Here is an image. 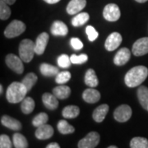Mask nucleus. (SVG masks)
Wrapping results in <instances>:
<instances>
[{"mask_svg": "<svg viewBox=\"0 0 148 148\" xmlns=\"http://www.w3.org/2000/svg\"><path fill=\"white\" fill-rule=\"evenodd\" d=\"M148 77V69L145 66H136L127 72L124 82L128 87H136L143 83Z\"/></svg>", "mask_w": 148, "mask_h": 148, "instance_id": "obj_1", "label": "nucleus"}, {"mask_svg": "<svg viewBox=\"0 0 148 148\" xmlns=\"http://www.w3.org/2000/svg\"><path fill=\"white\" fill-rule=\"evenodd\" d=\"M28 92L27 87L22 82H14L8 87L6 92V98L9 103L16 104L22 101Z\"/></svg>", "mask_w": 148, "mask_h": 148, "instance_id": "obj_2", "label": "nucleus"}, {"mask_svg": "<svg viewBox=\"0 0 148 148\" xmlns=\"http://www.w3.org/2000/svg\"><path fill=\"white\" fill-rule=\"evenodd\" d=\"M35 45L32 40L25 39L19 45V55L25 63H29L32 60L36 53Z\"/></svg>", "mask_w": 148, "mask_h": 148, "instance_id": "obj_3", "label": "nucleus"}, {"mask_svg": "<svg viewBox=\"0 0 148 148\" xmlns=\"http://www.w3.org/2000/svg\"><path fill=\"white\" fill-rule=\"evenodd\" d=\"M26 24L19 20H14L6 27L4 35L7 38H15L26 31Z\"/></svg>", "mask_w": 148, "mask_h": 148, "instance_id": "obj_4", "label": "nucleus"}, {"mask_svg": "<svg viewBox=\"0 0 148 148\" xmlns=\"http://www.w3.org/2000/svg\"><path fill=\"white\" fill-rule=\"evenodd\" d=\"M22 59L13 53H9L6 56L5 63L7 66L16 73L21 74L24 71V66L22 64Z\"/></svg>", "mask_w": 148, "mask_h": 148, "instance_id": "obj_5", "label": "nucleus"}, {"mask_svg": "<svg viewBox=\"0 0 148 148\" xmlns=\"http://www.w3.org/2000/svg\"><path fill=\"white\" fill-rule=\"evenodd\" d=\"M101 137L96 132H89L84 138L80 140L77 147L79 148H95L100 143Z\"/></svg>", "mask_w": 148, "mask_h": 148, "instance_id": "obj_6", "label": "nucleus"}, {"mask_svg": "<svg viewBox=\"0 0 148 148\" xmlns=\"http://www.w3.org/2000/svg\"><path fill=\"white\" fill-rule=\"evenodd\" d=\"M121 15L119 6L115 3H109L103 10L104 18L109 21H116L119 19Z\"/></svg>", "mask_w": 148, "mask_h": 148, "instance_id": "obj_7", "label": "nucleus"}, {"mask_svg": "<svg viewBox=\"0 0 148 148\" xmlns=\"http://www.w3.org/2000/svg\"><path fill=\"white\" fill-rule=\"evenodd\" d=\"M132 109L127 105H121L117 107L114 112V118L119 123L127 122L132 116Z\"/></svg>", "mask_w": 148, "mask_h": 148, "instance_id": "obj_8", "label": "nucleus"}, {"mask_svg": "<svg viewBox=\"0 0 148 148\" xmlns=\"http://www.w3.org/2000/svg\"><path fill=\"white\" fill-rule=\"evenodd\" d=\"M132 53L135 56H143L148 53V37L138 39L132 45Z\"/></svg>", "mask_w": 148, "mask_h": 148, "instance_id": "obj_9", "label": "nucleus"}, {"mask_svg": "<svg viewBox=\"0 0 148 148\" xmlns=\"http://www.w3.org/2000/svg\"><path fill=\"white\" fill-rule=\"evenodd\" d=\"M122 40V36L119 32H113L107 37L105 43V47L108 51H114L121 45Z\"/></svg>", "mask_w": 148, "mask_h": 148, "instance_id": "obj_10", "label": "nucleus"}, {"mask_svg": "<svg viewBox=\"0 0 148 148\" xmlns=\"http://www.w3.org/2000/svg\"><path fill=\"white\" fill-rule=\"evenodd\" d=\"M49 34L46 32H42L40 33L36 40V45H35V49H36V53L38 55H40L45 52V48L47 46L48 42H49Z\"/></svg>", "mask_w": 148, "mask_h": 148, "instance_id": "obj_11", "label": "nucleus"}, {"mask_svg": "<svg viewBox=\"0 0 148 148\" xmlns=\"http://www.w3.org/2000/svg\"><path fill=\"white\" fill-rule=\"evenodd\" d=\"M53 128L51 125H49L47 123L40 125L37 127L36 131V137L39 140H46L50 138L53 135Z\"/></svg>", "mask_w": 148, "mask_h": 148, "instance_id": "obj_12", "label": "nucleus"}, {"mask_svg": "<svg viewBox=\"0 0 148 148\" xmlns=\"http://www.w3.org/2000/svg\"><path fill=\"white\" fill-rule=\"evenodd\" d=\"M131 57V52L127 48L120 49L114 56V63L117 66H123L129 61Z\"/></svg>", "mask_w": 148, "mask_h": 148, "instance_id": "obj_13", "label": "nucleus"}, {"mask_svg": "<svg viewBox=\"0 0 148 148\" xmlns=\"http://www.w3.org/2000/svg\"><path fill=\"white\" fill-rule=\"evenodd\" d=\"M82 98L86 103L95 104L100 101L101 93L99 92V90L94 89V87H91L84 90V92L82 93Z\"/></svg>", "mask_w": 148, "mask_h": 148, "instance_id": "obj_14", "label": "nucleus"}, {"mask_svg": "<svg viewBox=\"0 0 148 148\" xmlns=\"http://www.w3.org/2000/svg\"><path fill=\"white\" fill-rule=\"evenodd\" d=\"M86 5V0H71L67 6V12L70 15L79 13Z\"/></svg>", "mask_w": 148, "mask_h": 148, "instance_id": "obj_15", "label": "nucleus"}, {"mask_svg": "<svg viewBox=\"0 0 148 148\" xmlns=\"http://www.w3.org/2000/svg\"><path fill=\"white\" fill-rule=\"evenodd\" d=\"M1 123L4 127L13 131H20L21 129V122L8 115H3L1 118Z\"/></svg>", "mask_w": 148, "mask_h": 148, "instance_id": "obj_16", "label": "nucleus"}, {"mask_svg": "<svg viewBox=\"0 0 148 148\" xmlns=\"http://www.w3.org/2000/svg\"><path fill=\"white\" fill-rule=\"evenodd\" d=\"M42 101L45 106L49 110H54L58 108V98L50 93H45L42 95Z\"/></svg>", "mask_w": 148, "mask_h": 148, "instance_id": "obj_17", "label": "nucleus"}, {"mask_svg": "<svg viewBox=\"0 0 148 148\" xmlns=\"http://www.w3.org/2000/svg\"><path fill=\"white\" fill-rule=\"evenodd\" d=\"M50 32L53 36H66L69 32L67 25L61 21H56L53 22L50 28Z\"/></svg>", "mask_w": 148, "mask_h": 148, "instance_id": "obj_18", "label": "nucleus"}, {"mask_svg": "<svg viewBox=\"0 0 148 148\" xmlns=\"http://www.w3.org/2000/svg\"><path fill=\"white\" fill-rule=\"evenodd\" d=\"M109 112V106L106 104H103L98 106L93 112V119L96 123H101L104 121L107 113Z\"/></svg>", "mask_w": 148, "mask_h": 148, "instance_id": "obj_19", "label": "nucleus"}, {"mask_svg": "<svg viewBox=\"0 0 148 148\" xmlns=\"http://www.w3.org/2000/svg\"><path fill=\"white\" fill-rule=\"evenodd\" d=\"M138 101L143 109L147 110L148 108V88L147 86H142L137 91Z\"/></svg>", "mask_w": 148, "mask_h": 148, "instance_id": "obj_20", "label": "nucleus"}, {"mask_svg": "<svg viewBox=\"0 0 148 148\" xmlns=\"http://www.w3.org/2000/svg\"><path fill=\"white\" fill-rule=\"evenodd\" d=\"M53 94L58 99L65 100L71 95V89L68 86H58L53 89Z\"/></svg>", "mask_w": 148, "mask_h": 148, "instance_id": "obj_21", "label": "nucleus"}, {"mask_svg": "<svg viewBox=\"0 0 148 148\" xmlns=\"http://www.w3.org/2000/svg\"><path fill=\"white\" fill-rule=\"evenodd\" d=\"M85 83L86 85L89 86L90 87H95L99 84V81L97 78V76L95 72L93 69H88L85 75Z\"/></svg>", "mask_w": 148, "mask_h": 148, "instance_id": "obj_22", "label": "nucleus"}, {"mask_svg": "<svg viewBox=\"0 0 148 148\" xmlns=\"http://www.w3.org/2000/svg\"><path fill=\"white\" fill-rule=\"evenodd\" d=\"M40 73L45 77H54L59 73L58 69L55 66L49 64H42L40 65Z\"/></svg>", "mask_w": 148, "mask_h": 148, "instance_id": "obj_23", "label": "nucleus"}, {"mask_svg": "<svg viewBox=\"0 0 148 148\" xmlns=\"http://www.w3.org/2000/svg\"><path fill=\"white\" fill-rule=\"evenodd\" d=\"M80 114V109L76 106H66L62 111V114L65 119H75Z\"/></svg>", "mask_w": 148, "mask_h": 148, "instance_id": "obj_24", "label": "nucleus"}, {"mask_svg": "<svg viewBox=\"0 0 148 148\" xmlns=\"http://www.w3.org/2000/svg\"><path fill=\"white\" fill-rule=\"evenodd\" d=\"M21 111L23 114H31L35 109V101L32 97H25V99L21 101Z\"/></svg>", "mask_w": 148, "mask_h": 148, "instance_id": "obj_25", "label": "nucleus"}, {"mask_svg": "<svg viewBox=\"0 0 148 148\" xmlns=\"http://www.w3.org/2000/svg\"><path fill=\"white\" fill-rule=\"evenodd\" d=\"M89 19L90 16L87 12H81L72 19V25L73 27H81L89 21Z\"/></svg>", "mask_w": 148, "mask_h": 148, "instance_id": "obj_26", "label": "nucleus"}, {"mask_svg": "<svg viewBox=\"0 0 148 148\" xmlns=\"http://www.w3.org/2000/svg\"><path fill=\"white\" fill-rule=\"evenodd\" d=\"M13 145L16 148H27L28 147V142L22 134L16 132L13 135Z\"/></svg>", "mask_w": 148, "mask_h": 148, "instance_id": "obj_27", "label": "nucleus"}, {"mask_svg": "<svg viewBox=\"0 0 148 148\" xmlns=\"http://www.w3.org/2000/svg\"><path fill=\"white\" fill-rule=\"evenodd\" d=\"M57 127L58 132L62 134H70V133H73L75 131V128L71 124H69L66 120H63V119L58 121Z\"/></svg>", "mask_w": 148, "mask_h": 148, "instance_id": "obj_28", "label": "nucleus"}, {"mask_svg": "<svg viewBox=\"0 0 148 148\" xmlns=\"http://www.w3.org/2000/svg\"><path fill=\"white\" fill-rule=\"evenodd\" d=\"M37 79H38V77L36 74L33 73H30L26 75V77L22 79L21 82L27 87V90L30 91L32 89L33 86L36 83Z\"/></svg>", "mask_w": 148, "mask_h": 148, "instance_id": "obj_29", "label": "nucleus"}, {"mask_svg": "<svg viewBox=\"0 0 148 148\" xmlns=\"http://www.w3.org/2000/svg\"><path fill=\"white\" fill-rule=\"evenodd\" d=\"M130 147L132 148H148V140L145 138L136 137L130 142Z\"/></svg>", "mask_w": 148, "mask_h": 148, "instance_id": "obj_30", "label": "nucleus"}, {"mask_svg": "<svg viewBox=\"0 0 148 148\" xmlns=\"http://www.w3.org/2000/svg\"><path fill=\"white\" fill-rule=\"evenodd\" d=\"M11 16V9L3 0H0V19L7 20Z\"/></svg>", "mask_w": 148, "mask_h": 148, "instance_id": "obj_31", "label": "nucleus"}, {"mask_svg": "<svg viewBox=\"0 0 148 148\" xmlns=\"http://www.w3.org/2000/svg\"><path fill=\"white\" fill-rule=\"evenodd\" d=\"M49 120V116L47 114L45 113H40L39 114H37L32 120V124L35 127H39L40 125L47 123Z\"/></svg>", "mask_w": 148, "mask_h": 148, "instance_id": "obj_32", "label": "nucleus"}, {"mask_svg": "<svg viewBox=\"0 0 148 148\" xmlns=\"http://www.w3.org/2000/svg\"><path fill=\"white\" fill-rule=\"evenodd\" d=\"M70 79H71V73L68 71H64V72L58 73L56 75L55 82L58 84L63 85L64 83H66V82H68Z\"/></svg>", "mask_w": 148, "mask_h": 148, "instance_id": "obj_33", "label": "nucleus"}, {"mask_svg": "<svg viewBox=\"0 0 148 148\" xmlns=\"http://www.w3.org/2000/svg\"><path fill=\"white\" fill-rule=\"evenodd\" d=\"M57 63L60 68L63 69H67L71 66V58H69V55L67 54H61L58 58H57Z\"/></svg>", "mask_w": 148, "mask_h": 148, "instance_id": "obj_34", "label": "nucleus"}, {"mask_svg": "<svg viewBox=\"0 0 148 148\" xmlns=\"http://www.w3.org/2000/svg\"><path fill=\"white\" fill-rule=\"evenodd\" d=\"M71 62L73 64H82L86 63L88 59V56L85 53H82L81 55H76V54H73L71 55Z\"/></svg>", "mask_w": 148, "mask_h": 148, "instance_id": "obj_35", "label": "nucleus"}, {"mask_svg": "<svg viewBox=\"0 0 148 148\" xmlns=\"http://www.w3.org/2000/svg\"><path fill=\"white\" fill-rule=\"evenodd\" d=\"M86 33L90 41H94L99 36V33L92 26H87L86 28Z\"/></svg>", "mask_w": 148, "mask_h": 148, "instance_id": "obj_36", "label": "nucleus"}, {"mask_svg": "<svg viewBox=\"0 0 148 148\" xmlns=\"http://www.w3.org/2000/svg\"><path fill=\"white\" fill-rule=\"evenodd\" d=\"M0 147L1 148H12V144L10 138L6 134H2L0 136Z\"/></svg>", "mask_w": 148, "mask_h": 148, "instance_id": "obj_37", "label": "nucleus"}, {"mask_svg": "<svg viewBox=\"0 0 148 148\" xmlns=\"http://www.w3.org/2000/svg\"><path fill=\"white\" fill-rule=\"evenodd\" d=\"M70 44L72 47L76 50H80L83 48V43L78 38H72L70 40Z\"/></svg>", "mask_w": 148, "mask_h": 148, "instance_id": "obj_38", "label": "nucleus"}, {"mask_svg": "<svg viewBox=\"0 0 148 148\" xmlns=\"http://www.w3.org/2000/svg\"><path fill=\"white\" fill-rule=\"evenodd\" d=\"M59 147H60V146L58 145V143H49L47 147H46V148H59Z\"/></svg>", "mask_w": 148, "mask_h": 148, "instance_id": "obj_39", "label": "nucleus"}, {"mask_svg": "<svg viewBox=\"0 0 148 148\" xmlns=\"http://www.w3.org/2000/svg\"><path fill=\"white\" fill-rule=\"evenodd\" d=\"M45 2H46L49 4H54V3H58L60 0H44Z\"/></svg>", "mask_w": 148, "mask_h": 148, "instance_id": "obj_40", "label": "nucleus"}, {"mask_svg": "<svg viewBox=\"0 0 148 148\" xmlns=\"http://www.w3.org/2000/svg\"><path fill=\"white\" fill-rule=\"evenodd\" d=\"M5 3H7L8 5H12V4H13L15 2H16V0H3Z\"/></svg>", "mask_w": 148, "mask_h": 148, "instance_id": "obj_41", "label": "nucleus"}, {"mask_svg": "<svg viewBox=\"0 0 148 148\" xmlns=\"http://www.w3.org/2000/svg\"><path fill=\"white\" fill-rule=\"evenodd\" d=\"M135 1L138 2V3H146L148 0H135Z\"/></svg>", "mask_w": 148, "mask_h": 148, "instance_id": "obj_42", "label": "nucleus"}, {"mask_svg": "<svg viewBox=\"0 0 148 148\" xmlns=\"http://www.w3.org/2000/svg\"><path fill=\"white\" fill-rule=\"evenodd\" d=\"M2 93H3V86L0 85V94H2Z\"/></svg>", "mask_w": 148, "mask_h": 148, "instance_id": "obj_43", "label": "nucleus"}, {"mask_svg": "<svg viewBox=\"0 0 148 148\" xmlns=\"http://www.w3.org/2000/svg\"><path fill=\"white\" fill-rule=\"evenodd\" d=\"M109 148H117L116 146H110V147H109Z\"/></svg>", "mask_w": 148, "mask_h": 148, "instance_id": "obj_44", "label": "nucleus"}, {"mask_svg": "<svg viewBox=\"0 0 148 148\" xmlns=\"http://www.w3.org/2000/svg\"><path fill=\"white\" fill-rule=\"evenodd\" d=\"M147 111H148V108H147Z\"/></svg>", "mask_w": 148, "mask_h": 148, "instance_id": "obj_45", "label": "nucleus"}]
</instances>
